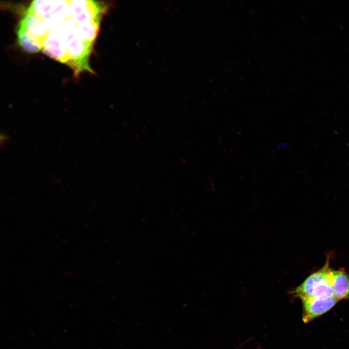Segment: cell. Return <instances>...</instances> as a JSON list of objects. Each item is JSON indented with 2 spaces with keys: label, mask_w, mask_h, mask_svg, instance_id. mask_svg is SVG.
Returning a JSON list of instances; mask_svg holds the SVG:
<instances>
[{
  "label": "cell",
  "mask_w": 349,
  "mask_h": 349,
  "mask_svg": "<svg viewBox=\"0 0 349 349\" xmlns=\"http://www.w3.org/2000/svg\"><path fill=\"white\" fill-rule=\"evenodd\" d=\"M108 8L90 0H34L18 23V44L66 65L76 76L93 74L90 58Z\"/></svg>",
  "instance_id": "obj_1"
},
{
  "label": "cell",
  "mask_w": 349,
  "mask_h": 349,
  "mask_svg": "<svg viewBox=\"0 0 349 349\" xmlns=\"http://www.w3.org/2000/svg\"><path fill=\"white\" fill-rule=\"evenodd\" d=\"M329 264L327 261L322 268L307 277L293 291L294 296L300 299L312 297L319 299L333 297L331 281L332 269Z\"/></svg>",
  "instance_id": "obj_2"
},
{
  "label": "cell",
  "mask_w": 349,
  "mask_h": 349,
  "mask_svg": "<svg viewBox=\"0 0 349 349\" xmlns=\"http://www.w3.org/2000/svg\"><path fill=\"white\" fill-rule=\"evenodd\" d=\"M303 307L302 320L308 323L330 310L339 301L334 297L319 299L312 297L301 299Z\"/></svg>",
  "instance_id": "obj_3"
},
{
  "label": "cell",
  "mask_w": 349,
  "mask_h": 349,
  "mask_svg": "<svg viewBox=\"0 0 349 349\" xmlns=\"http://www.w3.org/2000/svg\"><path fill=\"white\" fill-rule=\"evenodd\" d=\"M331 281L333 297L338 301L349 299V275L341 269L332 270Z\"/></svg>",
  "instance_id": "obj_4"
},
{
  "label": "cell",
  "mask_w": 349,
  "mask_h": 349,
  "mask_svg": "<svg viewBox=\"0 0 349 349\" xmlns=\"http://www.w3.org/2000/svg\"><path fill=\"white\" fill-rule=\"evenodd\" d=\"M10 140L9 136L8 134L4 131H1L0 134V144L1 146L2 145H4L6 142H8Z\"/></svg>",
  "instance_id": "obj_5"
},
{
  "label": "cell",
  "mask_w": 349,
  "mask_h": 349,
  "mask_svg": "<svg viewBox=\"0 0 349 349\" xmlns=\"http://www.w3.org/2000/svg\"><path fill=\"white\" fill-rule=\"evenodd\" d=\"M348 145L349 146V144H348Z\"/></svg>",
  "instance_id": "obj_6"
}]
</instances>
